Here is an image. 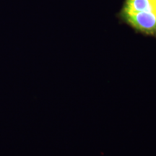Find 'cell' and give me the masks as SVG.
I'll return each mask as SVG.
<instances>
[{
	"instance_id": "6da1fadb",
	"label": "cell",
	"mask_w": 156,
	"mask_h": 156,
	"mask_svg": "<svg viewBox=\"0 0 156 156\" xmlns=\"http://www.w3.org/2000/svg\"><path fill=\"white\" fill-rule=\"evenodd\" d=\"M117 17L136 33L156 38V0H124Z\"/></svg>"
}]
</instances>
